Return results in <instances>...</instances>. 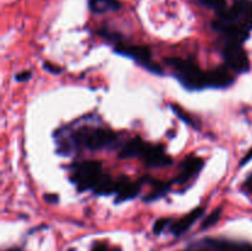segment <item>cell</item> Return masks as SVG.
<instances>
[{"label": "cell", "mask_w": 252, "mask_h": 251, "mask_svg": "<svg viewBox=\"0 0 252 251\" xmlns=\"http://www.w3.org/2000/svg\"><path fill=\"white\" fill-rule=\"evenodd\" d=\"M212 27L228 41L243 44L252 32V0H233L230 6L217 14Z\"/></svg>", "instance_id": "6da1fadb"}, {"label": "cell", "mask_w": 252, "mask_h": 251, "mask_svg": "<svg viewBox=\"0 0 252 251\" xmlns=\"http://www.w3.org/2000/svg\"><path fill=\"white\" fill-rule=\"evenodd\" d=\"M166 63L174 69L175 75L180 83L189 90H201L208 86V70L204 71L192 59L179 57L166 59Z\"/></svg>", "instance_id": "7a4b0ae2"}, {"label": "cell", "mask_w": 252, "mask_h": 251, "mask_svg": "<svg viewBox=\"0 0 252 251\" xmlns=\"http://www.w3.org/2000/svg\"><path fill=\"white\" fill-rule=\"evenodd\" d=\"M117 139L115 132L107 128L84 127L73 134L76 147H84L89 150H101L112 145Z\"/></svg>", "instance_id": "3957f363"}, {"label": "cell", "mask_w": 252, "mask_h": 251, "mask_svg": "<svg viewBox=\"0 0 252 251\" xmlns=\"http://www.w3.org/2000/svg\"><path fill=\"white\" fill-rule=\"evenodd\" d=\"M70 170V180L79 192L93 189L101 175L103 174L102 165L96 160H84V161L76 162V164H73Z\"/></svg>", "instance_id": "277c9868"}, {"label": "cell", "mask_w": 252, "mask_h": 251, "mask_svg": "<svg viewBox=\"0 0 252 251\" xmlns=\"http://www.w3.org/2000/svg\"><path fill=\"white\" fill-rule=\"evenodd\" d=\"M115 51L118 54L134 59L135 62H138L140 65L144 66L145 69H148L152 73L159 74V75L164 73L161 66H159L152 61V51L148 46H132V44L117 43Z\"/></svg>", "instance_id": "5b68a950"}, {"label": "cell", "mask_w": 252, "mask_h": 251, "mask_svg": "<svg viewBox=\"0 0 252 251\" xmlns=\"http://www.w3.org/2000/svg\"><path fill=\"white\" fill-rule=\"evenodd\" d=\"M223 57L226 65L235 73L244 74L250 70V59L241 43L228 41L223 47Z\"/></svg>", "instance_id": "8992f818"}, {"label": "cell", "mask_w": 252, "mask_h": 251, "mask_svg": "<svg viewBox=\"0 0 252 251\" xmlns=\"http://www.w3.org/2000/svg\"><path fill=\"white\" fill-rule=\"evenodd\" d=\"M185 251H252V245L240 241L204 239L198 243H194Z\"/></svg>", "instance_id": "52a82bcc"}, {"label": "cell", "mask_w": 252, "mask_h": 251, "mask_svg": "<svg viewBox=\"0 0 252 251\" xmlns=\"http://www.w3.org/2000/svg\"><path fill=\"white\" fill-rule=\"evenodd\" d=\"M140 159L149 167L167 166L172 162V159L166 154L164 147L161 145L147 144L144 152L140 155Z\"/></svg>", "instance_id": "ba28073f"}, {"label": "cell", "mask_w": 252, "mask_h": 251, "mask_svg": "<svg viewBox=\"0 0 252 251\" xmlns=\"http://www.w3.org/2000/svg\"><path fill=\"white\" fill-rule=\"evenodd\" d=\"M203 165L204 161L202 157L189 155V157H187L186 159L181 162V165H180L179 175H177L176 181L181 185L186 184V182H189V180L193 179V177L201 171Z\"/></svg>", "instance_id": "9c48e42d"}, {"label": "cell", "mask_w": 252, "mask_h": 251, "mask_svg": "<svg viewBox=\"0 0 252 251\" xmlns=\"http://www.w3.org/2000/svg\"><path fill=\"white\" fill-rule=\"evenodd\" d=\"M140 187H142L140 182H132L130 180L126 179V177H120L117 180V189H116L117 198H116V203H122V202L135 198L139 194Z\"/></svg>", "instance_id": "30bf717a"}, {"label": "cell", "mask_w": 252, "mask_h": 251, "mask_svg": "<svg viewBox=\"0 0 252 251\" xmlns=\"http://www.w3.org/2000/svg\"><path fill=\"white\" fill-rule=\"evenodd\" d=\"M203 213H204L203 207H198V208L193 209L192 212L187 213L186 216L181 217V218L177 219L176 221H174V223L171 224V226H170V230H171V233L174 234V235L176 236L182 235V234L186 233V231L189 230L194 223H196L197 219L201 218Z\"/></svg>", "instance_id": "8fae6325"}, {"label": "cell", "mask_w": 252, "mask_h": 251, "mask_svg": "<svg viewBox=\"0 0 252 251\" xmlns=\"http://www.w3.org/2000/svg\"><path fill=\"white\" fill-rule=\"evenodd\" d=\"M235 81V78L225 68L208 70V86L209 88H228Z\"/></svg>", "instance_id": "7c38bea8"}, {"label": "cell", "mask_w": 252, "mask_h": 251, "mask_svg": "<svg viewBox=\"0 0 252 251\" xmlns=\"http://www.w3.org/2000/svg\"><path fill=\"white\" fill-rule=\"evenodd\" d=\"M148 143H145L144 140L140 137H134L130 140H128L122 148H121L120 155L121 159H130V157H140L144 152L145 147H147Z\"/></svg>", "instance_id": "4fadbf2b"}, {"label": "cell", "mask_w": 252, "mask_h": 251, "mask_svg": "<svg viewBox=\"0 0 252 251\" xmlns=\"http://www.w3.org/2000/svg\"><path fill=\"white\" fill-rule=\"evenodd\" d=\"M89 6L95 14H106V12L118 11L122 7V4L118 0H90Z\"/></svg>", "instance_id": "5bb4252c"}, {"label": "cell", "mask_w": 252, "mask_h": 251, "mask_svg": "<svg viewBox=\"0 0 252 251\" xmlns=\"http://www.w3.org/2000/svg\"><path fill=\"white\" fill-rule=\"evenodd\" d=\"M116 189H117V180H113L110 175L102 174L98 181L96 182L93 191L95 194L101 196V194L116 193Z\"/></svg>", "instance_id": "9a60e30c"}, {"label": "cell", "mask_w": 252, "mask_h": 251, "mask_svg": "<svg viewBox=\"0 0 252 251\" xmlns=\"http://www.w3.org/2000/svg\"><path fill=\"white\" fill-rule=\"evenodd\" d=\"M152 186L153 189L144 198L145 202H154L157 201V199L161 198L162 196H165V194L167 193V191L170 189V186H171V185H170L169 182L164 181H152Z\"/></svg>", "instance_id": "2e32d148"}, {"label": "cell", "mask_w": 252, "mask_h": 251, "mask_svg": "<svg viewBox=\"0 0 252 251\" xmlns=\"http://www.w3.org/2000/svg\"><path fill=\"white\" fill-rule=\"evenodd\" d=\"M221 211H223V208H221V207L214 209V211L212 212V213L209 214V216L203 220V223H202V229H208V228H211V226L216 225V224L219 221V219H220Z\"/></svg>", "instance_id": "e0dca14e"}, {"label": "cell", "mask_w": 252, "mask_h": 251, "mask_svg": "<svg viewBox=\"0 0 252 251\" xmlns=\"http://www.w3.org/2000/svg\"><path fill=\"white\" fill-rule=\"evenodd\" d=\"M199 4L203 6L208 7V9L216 10L217 14L223 11L228 5H226V0H198Z\"/></svg>", "instance_id": "ac0fdd59"}, {"label": "cell", "mask_w": 252, "mask_h": 251, "mask_svg": "<svg viewBox=\"0 0 252 251\" xmlns=\"http://www.w3.org/2000/svg\"><path fill=\"white\" fill-rule=\"evenodd\" d=\"M172 111H174V112L176 113L177 117H179L180 120L184 121V122L189 123V125H191V126L194 125V122H193V120H192L191 116H189V113L186 112V111L182 110V108L180 107L179 105H172ZM193 127H194V126H193Z\"/></svg>", "instance_id": "d6986e66"}, {"label": "cell", "mask_w": 252, "mask_h": 251, "mask_svg": "<svg viewBox=\"0 0 252 251\" xmlns=\"http://www.w3.org/2000/svg\"><path fill=\"white\" fill-rule=\"evenodd\" d=\"M170 223H171V219H170V218L159 219V220L155 221L154 228H153V231H154V234H160L162 230H164L165 228H166L167 225H169Z\"/></svg>", "instance_id": "ffe728a7"}, {"label": "cell", "mask_w": 252, "mask_h": 251, "mask_svg": "<svg viewBox=\"0 0 252 251\" xmlns=\"http://www.w3.org/2000/svg\"><path fill=\"white\" fill-rule=\"evenodd\" d=\"M44 201L47 202V203H49V204H56V203H58V201H59V197L57 196V194H54V193H47L46 196H44Z\"/></svg>", "instance_id": "44dd1931"}, {"label": "cell", "mask_w": 252, "mask_h": 251, "mask_svg": "<svg viewBox=\"0 0 252 251\" xmlns=\"http://www.w3.org/2000/svg\"><path fill=\"white\" fill-rule=\"evenodd\" d=\"M30 78H31V73L30 71H21V73L16 74L17 81H27Z\"/></svg>", "instance_id": "7402d4cb"}, {"label": "cell", "mask_w": 252, "mask_h": 251, "mask_svg": "<svg viewBox=\"0 0 252 251\" xmlns=\"http://www.w3.org/2000/svg\"><path fill=\"white\" fill-rule=\"evenodd\" d=\"M44 68H46L48 71H51L52 74H58V73H61V71H62V69L59 68V66L53 65V64H51V63L44 64Z\"/></svg>", "instance_id": "603a6c76"}, {"label": "cell", "mask_w": 252, "mask_h": 251, "mask_svg": "<svg viewBox=\"0 0 252 251\" xmlns=\"http://www.w3.org/2000/svg\"><path fill=\"white\" fill-rule=\"evenodd\" d=\"M244 189H245L248 193L252 194V174L246 179V181L244 182Z\"/></svg>", "instance_id": "cb8c5ba5"}, {"label": "cell", "mask_w": 252, "mask_h": 251, "mask_svg": "<svg viewBox=\"0 0 252 251\" xmlns=\"http://www.w3.org/2000/svg\"><path fill=\"white\" fill-rule=\"evenodd\" d=\"M251 159H252V148H251L250 150H249L248 153H246L245 157H243V160H241V161H240V166H244V165L248 164V162L250 161Z\"/></svg>", "instance_id": "d4e9b609"}, {"label": "cell", "mask_w": 252, "mask_h": 251, "mask_svg": "<svg viewBox=\"0 0 252 251\" xmlns=\"http://www.w3.org/2000/svg\"><path fill=\"white\" fill-rule=\"evenodd\" d=\"M91 251H108V248L105 244H97Z\"/></svg>", "instance_id": "484cf974"}]
</instances>
